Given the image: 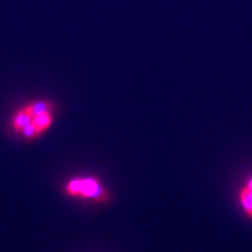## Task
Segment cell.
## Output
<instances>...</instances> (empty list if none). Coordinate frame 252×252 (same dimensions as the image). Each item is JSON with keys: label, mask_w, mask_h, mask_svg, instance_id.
I'll return each mask as SVG.
<instances>
[{"label": "cell", "mask_w": 252, "mask_h": 252, "mask_svg": "<svg viewBox=\"0 0 252 252\" xmlns=\"http://www.w3.org/2000/svg\"><path fill=\"white\" fill-rule=\"evenodd\" d=\"M32 121V117L26 112L25 108H20L17 113H16L12 119V126L16 131H21L23 128L29 125Z\"/></svg>", "instance_id": "5"}, {"label": "cell", "mask_w": 252, "mask_h": 252, "mask_svg": "<svg viewBox=\"0 0 252 252\" xmlns=\"http://www.w3.org/2000/svg\"><path fill=\"white\" fill-rule=\"evenodd\" d=\"M53 122V116L51 112H45L39 114L32 118L31 123L35 126L38 135H41L47 128L50 127Z\"/></svg>", "instance_id": "3"}, {"label": "cell", "mask_w": 252, "mask_h": 252, "mask_svg": "<svg viewBox=\"0 0 252 252\" xmlns=\"http://www.w3.org/2000/svg\"><path fill=\"white\" fill-rule=\"evenodd\" d=\"M26 112L33 118L36 115L42 114L45 112H52V109L54 108L53 103L50 101H36V102H32V103H29L25 107Z\"/></svg>", "instance_id": "4"}, {"label": "cell", "mask_w": 252, "mask_h": 252, "mask_svg": "<svg viewBox=\"0 0 252 252\" xmlns=\"http://www.w3.org/2000/svg\"><path fill=\"white\" fill-rule=\"evenodd\" d=\"M239 201L245 214L252 219V177L240 190Z\"/></svg>", "instance_id": "2"}, {"label": "cell", "mask_w": 252, "mask_h": 252, "mask_svg": "<svg viewBox=\"0 0 252 252\" xmlns=\"http://www.w3.org/2000/svg\"><path fill=\"white\" fill-rule=\"evenodd\" d=\"M66 191L69 195H79L86 199H93L98 202L106 200V193L94 178L73 179L66 185Z\"/></svg>", "instance_id": "1"}]
</instances>
